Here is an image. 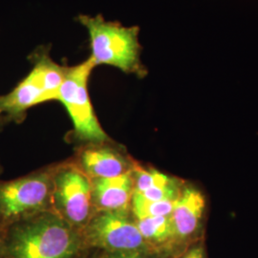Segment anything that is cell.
Returning a JSON list of instances; mask_svg holds the SVG:
<instances>
[{"label":"cell","instance_id":"6da1fadb","mask_svg":"<svg viewBox=\"0 0 258 258\" xmlns=\"http://www.w3.org/2000/svg\"><path fill=\"white\" fill-rule=\"evenodd\" d=\"M78 231L60 216L42 212L6 229L7 258H74L81 247Z\"/></svg>","mask_w":258,"mask_h":258},{"label":"cell","instance_id":"7a4b0ae2","mask_svg":"<svg viewBox=\"0 0 258 258\" xmlns=\"http://www.w3.org/2000/svg\"><path fill=\"white\" fill-rule=\"evenodd\" d=\"M79 22L88 32L93 64L110 65L126 74L144 78L148 69L142 62L143 47L139 41L140 28L125 27L117 21H107L101 15H80Z\"/></svg>","mask_w":258,"mask_h":258},{"label":"cell","instance_id":"3957f363","mask_svg":"<svg viewBox=\"0 0 258 258\" xmlns=\"http://www.w3.org/2000/svg\"><path fill=\"white\" fill-rule=\"evenodd\" d=\"M49 50L48 46H40L34 51L30 56L33 63L31 71L11 92L0 96V118L19 122L30 108L57 101L66 66L55 62Z\"/></svg>","mask_w":258,"mask_h":258},{"label":"cell","instance_id":"277c9868","mask_svg":"<svg viewBox=\"0 0 258 258\" xmlns=\"http://www.w3.org/2000/svg\"><path fill=\"white\" fill-rule=\"evenodd\" d=\"M94 68L95 65L89 57L80 64L66 66L64 81L57 101L62 103L69 114L79 138L101 144L108 137L97 119L88 92V82Z\"/></svg>","mask_w":258,"mask_h":258},{"label":"cell","instance_id":"5b68a950","mask_svg":"<svg viewBox=\"0 0 258 258\" xmlns=\"http://www.w3.org/2000/svg\"><path fill=\"white\" fill-rule=\"evenodd\" d=\"M53 175L37 173L0 183V226L29 219L52 204Z\"/></svg>","mask_w":258,"mask_h":258},{"label":"cell","instance_id":"8992f818","mask_svg":"<svg viewBox=\"0 0 258 258\" xmlns=\"http://www.w3.org/2000/svg\"><path fill=\"white\" fill-rule=\"evenodd\" d=\"M52 204L55 214L77 231L86 226L92 217V183L83 170L65 166L53 175Z\"/></svg>","mask_w":258,"mask_h":258},{"label":"cell","instance_id":"52a82bcc","mask_svg":"<svg viewBox=\"0 0 258 258\" xmlns=\"http://www.w3.org/2000/svg\"><path fill=\"white\" fill-rule=\"evenodd\" d=\"M84 242L105 252H150L126 211L99 212L83 229Z\"/></svg>","mask_w":258,"mask_h":258},{"label":"cell","instance_id":"ba28073f","mask_svg":"<svg viewBox=\"0 0 258 258\" xmlns=\"http://www.w3.org/2000/svg\"><path fill=\"white\" fill-rule=\"evenodd\" d=\"M206 199L204 194L192 186H184L176 199L170 215L174 232L176 253L202 239V224Z\"/></svg>","mask_w":258,"mask_h":258},{"label":"cell","instance_id":"9c48e42d","mask_svg":"<svg viewBox=\"0 0 258 258\" xmlns=\"http://www.w3.org/2000/svg\"><path fill=\"white\" fill-rule=\"evenodd\" d=\"M93 208L98 212H117L128 209L134 192L132 169L114 178L93 179Z\"/></svg>","mask_w":258,"mask_h":258},{"label":"cell","instance_id":"30bf717a","mask_svg":"<svg viewBox=\"0 0 258 258\" xmlns=\"http://www.w3.org/2000/svg\"><path fill=\"white\" fill-rule=\"evenodd\" d=\"M81 166L83 172L92 179L118 177L133 167L119 152L105 147H93L83 150Z\"/></svg>","mask_w":258,"mask_h":258},{"label":"cell","instance_id":"8fae6325","mask_svg":"<svg viewBox=\"0 0 258 258\" xmlns=\"http://www.w3.org/2000/svg\"><path fill=\"white\" fill-rule=\"evenodd\" d=\"M176 200L164 201H148L140 194L133 192L130 206L132 208L135 219L155 216H169L171 215Z\"/></svg>","mask_w":258,"mask_h":258},{"label":"cell","instance_id":"7c38bea8","mask_svg":"<svg viewBox=\"0 0 258 258\" xmlns=\"http://www.w3.org/2000/svg\"><path fill=\"white\" fill-rule=\"evenodd\" d=\"M134 192H144L152 187L171 183L175 178L166 175L156 169H146L141 166L132 167Z\"/></svg>","mask_w":258,"mask_h":258},{"label":"cell","instance_id":"4fadbf2b","mask_svg":"<svg viewBox=\"0 0 258 258\" xmlns=\"http://www.w3.org/2000/svg\"><path fill=\"white\" fill-rule=\"evenodd\" d=\"M171 258H208L203 240L187 246Z\"/></svg>","mask_w":258,"mask_h":258},{"label":"cell","instance_id":"5bb4252c","mask_svg":"<svg viewBox=\"0 0 258 258\" xmlns=\"http://www.w3.org/2000/svg\"><path fill=\"white\" fill-rule=\"evenodd\" d=\"M101 258H160L151 252H105Z\"/></svg>","mask_w":258,"mask_h":258},{"label":"cell","instance_id":"9a60e30c","mask_svg":"<svg viewBox=\"0 0 258 258\" xmlns=\"http://www.w3.org/2000/svg\"><path fill=\"white\" fill-rule=\"evenodd\" d=\"M0 228H2L0 226ZM6 234V232H5ZM5 234L1 236L0 234V258H7L6 255V247H5Z\"/></svg>","mask_w":258,"mask_h":258}]
</instances>
